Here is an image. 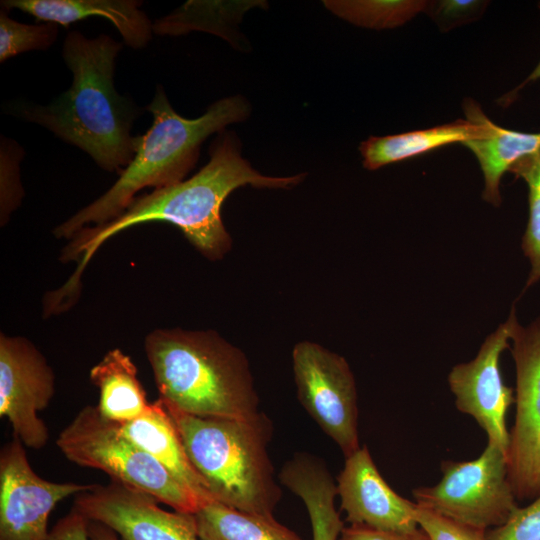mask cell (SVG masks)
<instances>
[{
    "instance_id": "obj_25",
    "label": "cell",
    "mask_w": 540,
    "mask_h": 540,
    "mask_svg": "<svg viewBox=\"0 0 540 540\" xmlns=\"http://www.w3.org/2000/svg\"><path fill=\"white\" fill-rule=\"evenodd\" d=\"M58 24L43 22L24 24L8 16L7 10L0 11V62L24 52L47 50L58 35Z\"/></svg>"
},
{
    "instance_id": "obj_5",
    "label": "cell",
    "mask_w": 540,
    "mask_h": 540,
    "mask_svg": "<svg viewBox=\"0 0 540 540\" xmlns=\"http://www.w3.org/2000/svg\"><path fill=\"white\" fill-rule=\"evenodd\" d=\"M164 405L213 501L273 516L282 491L267 451L273 434L270 418L260 411L247 418L199 417Z\"/></svg>"
},
{
    "instance_id": "obj_7",
    "label": "cell",
    "mask_w": 540,
    "mask_h": 540,
    "mask_svg": "<svg viewBox=\"0 0 540 540\" xmlns=\"http://www.w3.org/2000/svg\"><path fill=\"white\" fill-rule=\"evenodd\" d=\"M441 470L438 484L413 490L417 505L484 530L504 524L518 507L506 452L494 444L474 460L444 461Z\"/></svg>"
},
{
    "instance_id": "obj_29",
    "label": "cell",
    "mask_w": 540,
    "mask_h": 540,
    "mask_svg": "<svg viewBox=\"0 0 540 540\" xmlns=\"http://www.w3.org/2000/svg\"><path fill=\"white\" fill-rule=\"evenodd\" d=\"M487 2L474 0H443L428 2L426 13L440 29L449 30L477 19Z\"/></svg>"
},
{
    "instance_id": "obj_19",
    "label": "cell",
    "mask_w": 540,
    "mask_h": 540,
    "mask_svg": "<svg viewBox=\"0 0 540 540\" xmlns=\"http://www.w3.org/2000/svg\"><path fill=\"white\" fill-rule=\"evenodd\" d=\"M483 137L464 143L477 158L484 175L483 198L492 205L501 203V177L520 160L540 152V132L527 133L502 128L487 117Z\"/></svg>"
},
{
    "instance_id": "obj_21",
    "label": "cell",
    "mask_w": 540,
    "mask_h": 540,
    "mask_svg": "<svg viewBox=\"0 0 540 540\" xmlns=\"http://www.w3.org/2000/svg\"><path fill=\"white\" fill-rule=\"evenodd\" d=\"M284 485L303 500L313 540H338L344 523L334 505L337 485L326 465L320 462L298 465L287 474Z\"/></svg>"
},
{
    "instance_id": "obj_15",
    "label": "cell",
    "mask_w": 540,
    "mask_h": 540,
    "mask_svg": "<svg viewBox=\"0 0 540 540\" xmlns=\"http://www.w3.org/2000/svg\"><path fill=\"white\" fill-rule=\"evenodd\" d=\"M136 0H2L5 10L19 9L42 22L62 26L91 16L110 21L124 43L134 49L145 47L153 34V22Z\"/></svg>"
},
{
    "instance_id": "obj_13",
    "label": "cell",
    "mask_w": 540,
    "mask_h": 540,
    "mask_svg": "<svg viewBox=\"0 0 540 540\" xmlns=\"http://www.w3.org/2000/svg\"><path fill=\"white\" fill-rule=\"evenodd\" d=\"M516 319L513 307L508 320L486 338L477 356L454 366L448 376L458 410L472 416L486 432L488 443L500 447L506 455L509 446L506 414L515 397L513 389L503 381L499 360L501 353L509 348Z\"/></svg>"
},
{
    "instance_id": "obj_18",
    "label": "cell",
    "mask_w": 540,
    "mask_h": 540,
    "mask_svg": "<svg viewBox=\"0 0 540 540\" xmlns=\"http://www.w3.org/2000/svg\"><path fill=\"white\" fill-rule=\"evenodd\" d=\"M90 380L99 390L97 408L106 419L123 424L139 418L151 406L134 362L118 348L92 367Z\"/></svg>"
},
{
    "instance_id": "obj_33",
    "label": "cell",
    "mask_w": 540,
    "mask_h": 540,
    "mask_svg": "<svg viewBox=\"0 0 540 540\" xmlns=\"http://www.w3.org/2000/svg\"><path fill=\"white\" fill-rule=\"evenodd\" d=\"M539 8H540V4H539ZM540 78V62L539 64L536 66V68L534 69V71L528 76V78L523 82V84L518 87L521 88L522 86H524L525 84L529 83L530 81H533V80H536V79H539Z\"/></svg>"
},
{
    "instance_id": "obj_4",
    "label": "cell",
    "mask_w": 540,
    "mask_h": 540,
    "mask_svg": "<svg viewBox=\"0 0 540 540\" xmlns=\"http://www.w3.org/2000/svg\"><path fill=\"white\" fill-rule=\"evenodd\" d=\"M144 345L164 404L199 417L247 418L259 412L245 354L216 332L156 329Z\"/></svg>"
},
{
    "instance_id": "obj_17",
    "label": "cell",
    "mask_w": 540,
    "mask_h": 540,
    "mask_svg": "<svg viewBox=\"0 0 540 540\" xmlns=\"http://www.w3.org/2000/svg\"><path fill=\"white\" fill-rule=\"evenodd\" d=\"M120 425L131 441L152 455L204 504L213 501L206 483L187 456L172 417L159 398L142 416Z\"/></svg>"
},
{
    "instance_id": "obj_11",
    "label": "cell",
    "mask_w": 540,
    "mask_h": 540,
    "mask_svg": "<svg viewBox=\"0 0 540 540\" xmlns=\"http://www.w3.org/2000/svg\"><path fill=\"white\" fill-rule=\"evenodd\" d=\"M93 485L41 478L23 443L13 437L0 452V540H47L48 518L57 503Z\"/></svg>"
},
{
    "instance_id": "obj_28",
    "label": "cell",
    "mask_w": 540,
    "mask_h": 540,
    "mask_svg": "<svg viewBox=\"0 0 540 540\" xmlns=\"http://www.w3.org/2000/svg\"><path fill=\"white\" fill-rule=\"evenodd\" d=\"M487 540H540V494L526 507H517L501 526L486 532Z\"/></svg>"
},
{
    "instance_id": "obj_23",
    "label": "cell",
    "mask_w": 540,
    "mask_h": 540,
    "mask_svg": "<svg viewBox=\"0 0 540 540\" xmlns=\"http://www.w3.org/2000/svg\"><path fill=\"white\" fill-rule=\"evenodd\" d=\"M422 0H327L324 6L336 16L360 27L390 29L425 12Z\"/></svg>"
},
{
    "instance_id": "obj_24",
    "label": "cell",
    "mask_w": 540,
    "mask_h": 540,
    "mask_svg": "<svg viewBox=\"0 0 540 540\" xmlns=\"http://www.w3.org/2000/svg\"><path fill=\"white\" fill-rule=\"evenodd\" d=\"M510 171L528 186L529 218L522 249L532 266L526 284L529 287L540 279V152L520 160Z\"/></svg>"
},
{
    "instance_id": "obj_32",
    "label": "cell",
    "mask_w": 540,
    "mask_h": 540,
    "mask_svg": "<svg viewBox=\"0 0 540 540\" xmlns=\"http://www.w3.org/2000/svg\"><path fill=\"white\" fill-rule=\"evenodd\" d=\"M88 531L90 540H120L111 528L99 522L89 521Z\"/></svg>"
},
{
    "instance_id": "obj_1",
    "label": "cell",
    "mask_w": 540,
    "mask_h": 540,
    "mask_svg": "<svg viewBox=\"0 0 540 540\" xmlns=\"http://www.w3.org/2000/svg\"><path fill=\"white\" fill-rule=\"evenodd\" d=\"M209 153V162L188 180L135 197L113 220L74 234L60 260H76L78 265L68 281L51 292L52 302L70 308L80 294L82 273L95 252L112 236L139 224H173L203 256L211 261L220 260L232 243L221 218L222 204L232 191L245 185L290 189L306 176L302 173L274 177L259 173L242 157L240 141L232 131L220 132Z\"/></svg>"
},
{
    "instance_id": "obj_27",
    "label": "cell",
    "mask_w": 540,
    "mask_h": 540,
    "mask_svg": "<svg viewBox=\"0 0 540 540\" xmlns=\"http://www.w3.org/2000/svg\"><path fill=\"white\" fill-rule=\"evenodd\" d=\"M415 519L430 540H487V530L466 525L419 505L415 509Z\"/></svg>"
},
{
    "instance_id": "obj_16",
    "label": "cell",
    "mask_w": 540,
    "mask_h": 540,
    "mask_svg": "<svg viewBox=\"0 0 540 540\" xmlns=\"http://www.w3.org/2000/svg\"><path fill=\"white\" fill-rule=\"evenodd\" d=\"M466 120L382 137L372 136L360 144L366 169L376 170L388 164L419 156L439 147L483 137L486 115L473 100L464 101Z\"/></svg>"
},
{
    "instance_id": "obj_3",
    "label": "cell",
    "mask_w": 540,
    "mask_h": 540,
    "mask_svg": "<svg viewBox=\"0 0 540 540\" xmlns=\"http://www.w3.org/2000/svg\"><path fill=\"white\" fill-rule=\"evenodd\" d=\"M147 110L151 127L138 136L136 153L116 182L100 197L58 225L57 238L70 239L89 224L101 225L119 216L145 187L160 189L184 181L194 168L202 143L250 114L247 100L235 95L214 102L198 118L187 119L171 106L164 88L156 87Z\"/></svg>"
},
{
    "instance_id": "obj_26",
    "label": "cell",
    "mask_w": 540,
    "mask_h": 540,
    "mask_svg": "<svg viewBox=\"0 0 540 540\" xmlns=\"http://www.w3.org/2000/svg\"><path fill=\"white\" fill-rule=\"evenodd\" d=\"M22 148L11 139L1 137L0 148V220L5 225L10 214L20 205L23 189L20 181Z\"/></svg>"
},
{
    "instance_id": "obj_20",
    "label": "cell",
    "mask_w": 540,
    "mask_h": 540,
    "mask_svg": "<svg viewBox=\"0 0 540 540\" xmlns=\"http://www.w3.org/2000/svg\"><path fill=\"white\" fill-rule=\"evenodd\" d=\"M200 540H303L274 516L243 512L216 501L194 514Z\"/></svg>"
},
{
    "instance_id": "obj_6",
    "label": "cell",
    "mask_w": 540,
    "mask_h": 540,
    "mask_svg": "<svg viewBox=\"0 0 540 540\" xmlns=\"http://www.w3.org/2000/svg\"><path fill=\"white\" fill-rule=\"evenodd\" d=\"M57 447L71 462L98 469L141 490L178 512L194 514L204 503L152 455L131 441L120 423L106 419L97 406L83 407L59 433Z\"/></svg>"
},
{
    "instance_id": "obj_10",
    "label": "cell",
    "mask_w": 540,
    "mask_h": 540,
    "mask_svg": "<svg viewBox=\"0 0 540 540\" xmlns=\"http://www.w3.org/2000/svg\"><path fill=\"white\" fill-rule=\"evenodd\" d=\"M55 391L52 368L39 350L23 337L0 335V416L24 446L41 449L49 432L38 416Z\"/></svg>"
},
{
    "instance_id": "obj_14",
    "label": "cell",
    "mask_w": 540,
    "mask_h": 540,
    "mask_svg": "<svg viewBox=\"0 0 540 540\" xmlns=\"http://www.w3.org/2000/svg\"><path fill=\"white\" fill-rule=\"evenodd\" d=\"M337 494L350 525L399 533L419 528L415 519L417 504L387 484L366 446L345 458L337 478Z\"/></svg>"
},
{
    "instance_id": "obj_2",
    "label": "cell",
    "mask_w": 540,
    "mask_h": 540,
    "mask_svg": "<svg viewBox=\"0 0 540 540\" xmlns=\"http://www.w3.org/2000/svg\"><path fill=\"white\" fill-rule=\"evenodd\" d=\"M122 43L101 34L87 38L69 32L63 59L73 75L70 88L50 104L20 105L17 114L86 152L108 172L119 174L130 164L138 136L131 128L140 110L114 86L116 58Z\"/></svg>"
},
{
    "instance_id": "obj_8",
    "label": "cell",
    "mask_w": 540,
    "mask_h": 540,
    "mask_svg": "<svg viewBox=\"0 0 540 540\" xmlns=\"http://www.w3.org/2000/svg\"><path fill=\"white\" fill-rule=\"evenodd\" d=\"M297 396L311 418L347 458L360 449L357 391L353 373L340 355L311 341L292 351Z\"/></svg>"
},
{
    "instance_id": "obj_12",
    "label": "cell",
    "mask_w": 540,
    "mask_h": 540,
    "mask_svg": "<svg viewBox=\"0 0 540 540\" xmlns=\"http://www.w3.org/2000/svg\"><path fill=\"white\" fill-rule=\"evenodd\" d=\"M153 496L110 481L77 494L74 508L111 528L120 540H200L193 514L169 512Z\"/></svg>"
},
{
    "instance_id": "obj_22",
    "label": "cell",
    "mask_w": 540,
    "mask_h": 540,
    "mask_svg": "<svg viewBox=\"0 0 540 540\" xmlns=\"http://www.w3.org/2000/svg\"><path fill=\"white\" fill-rule=\"evenodd\" d=\"M247 2L188 1L170 14L153 22V33L178 36L200 30L234 43L235 25L240 21Z\"/></svg>"
},
{
    "instance_id": "obj_31",
    "label": "cell",
    "mask_w": 540,
    "mask_h": 540,
    "mask_svg": "<svg viewBox=\"0 0 540 540\" xmlns=\"http://www.w3.org/2000/svg\"><path fill=\"white\" fill-rule=\"evenodd\" d=\"M338 540H430V538L420 527L413 532L399 533L350 525L342 529Z\"/></svg>"
},
{
    "instance_id": "obj_9",
    "label": "cell",
    "mask_w": 540,
    "mask_h": 540,
    "mask_svg": "<svg viewBox=\"0 0 540 540\" xmlns=\"http://www.w3.org/2000/svg\"><path fill=\"white\" fill-rule=\"evenodd\" d=\"M516 365V416L509 432L508 480L516 498L540 494V317L528 327L514 322L511 338Z\"/></svg>"
},
{
    "instance_id": "obj_30",
    "label": "cell",
    "mask_w": 540,
    "mask_h": 540,
    "mask_svg": "<svg viewBox=\"0 0 540 540\" xmlns=\"http://www.w3.org/2000/svg\"><path fill=\"white\" fill-rule=\"evenodd\" d=\"M89 520L74 507L49 532L47 540H90Z\"/></svg>"
}]
</instances>
